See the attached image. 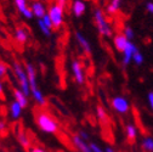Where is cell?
Returning <instances> with one entry per match:
<instances>
[{
    "label": "cell",
    "mask_w": 153,
    "mask_h": 152,
    "mask_svg": "<svg viewBox=\"0 0 153 152\" xmlns=\"http://www.w3.org/2000/svg\"><path fill=\"white\" fill-rule=\"evenodd\" d=\"M27 75H28V80H29V89H30V95L33 96L34 101L39 105V106H45L46 100L44 98V94L42 92L39 85H38V73L36 68L34 67L33 63H26L25 66Z\"/></svg>",
    "instance_id": "1"
},
{
    "label": "cell",
    "mask_w": 153,
    "mask_h": 152,
    "mask_svg": "<svg viewBox=\"0 0 153 152\" xmlns=\"http://www.w3.org/2000/svg\"><path fill=\"white\" fill-rule=\"evenodd\" d=\"M35 123H36L38 128H39L43 133H45V134H50V135L57 134V131H59V129H60L57 121L45 111H39L36 113Z\"/></svg>",
    "instance_id": "2"
},
{
    "label": "cell",
    "mask_w": 153,
    "mask_h": 152,
    "mask_svg": "<svg viewBox=\"0 0 153 152\" xmlns=\"http://www.w3.org/2000/svg\"><path fill=\"white\" fill-rule=\"evenodd\" d=\"M12 71H13V74L16 77V80L18 83V89H21L29 98L30 96V89H29V80H28L26 68L18 61H15L12 63Z\"/></svg>",
    "instance_id": "3"
},
{
    "label": "cell",
    "mask_w": 153,
    "mask_h": 152,
    "mask_svg": "<svg viewBox=\"0 0 153 152\" xmlns=\"http://www.w3.org/2000/svg\"><path fill=\"white\" fill-rule=\"evenodd\" d=\"M94 22H95V26H96L99 33L102 35V37H111L112 33H113V29L107 20V17H106V13L103 10L101 9H95L94 10Z\"/></svg>",
    "instance_id": "4"
},
{
    "label": "cell",
    "mask_w": 153,
    "mask_h": 152,
    "mask_svg": "<svg viewBox=\"0 0 153 152\" xmlns=\"http://www.w3.org/2000/svg\"><path fill=\"white\" fill-rule=\"evenodd\" d=\"M48 15L51 20L52 27L55 31H59L65 22V9L59 4H52L48 9Z\"/></svg>",
    "instance_id": "5"
},
{
    "label": "cell",
    "mask_w": 153,
    "mask_h": 152,
    "mask_svg": "<svg viewBox=\"0 0 153 152\" xmlns=\"http://www.w3.org/2000/svg\"><path fill=\"white\" fill-rule=\"evenodd\" d=\"M111 106L119 115H126L130 111V104L124 96H114L111 101Z\"/></svg>",
    "instance_id": "6"
},
{
    "label": "cell",
    "mask_w": 153,
    "mask_h": 152,
    "mask_svg": "<svg viewBox=\"0 0 153 152\" xmlns=\"http://www.w3.org/2000/svg\"><path fill=\"white\" fill-rule=\"evenodd\" d=\"M71 69H72L74 80L79 85H83L85 83V69H84L82 62L78 60H73L71 63Z\"/></svg>",
    "instance_id": "7"
},
{
    "label": "cell",
    "mask_w": 153,
    "mask_h": 152,
    "mask_svg": "<svg viewBox=\"0 0 153 152\" xmlns=\"http://www.w3.org/2000/svg\"><path fill=\"white\" fill-rule=\"evenodd\" d=\"M13 4H15V7L17 9V11L20 12L25 18H27V20H32V18L34 17L33 13H32L30 5L28 3V0H13Z\"/></svg>",
    "instance_id": "8"
},
{
    "label": "cell",
    "mask_w": 153,
    "mask_h": 152,
    "mask_svg": "<svg viewBox=\"0 0 153 152\" xmlns=\"http://www.w3.org/2000/svg\"><path fill=\"white\" fill-rule=\"evenodd\" d=\"M136 51H139V48L135 45V43L129 42V44L126 45L125 50L122 52V54H123L122 62H123L124 66H128V65L131 63V61H132V56H134V54H135Z\"/></svg>",
    "instance_id": "9"
},
{
    "label": "cell",
    "mask_w": 153,
    "mask_h": 152,
    "mask_svg": "<svg viewBox=\"0 0 153 152\" xmlns=\"http://www.w3.org/2000/svg\"><path fill=\"white\" fill-rule=\"evenodd\" d=\"M30 10H32L33 16L36 18V20H40V18H43L48 13V10H46L45 5L42 1H39V0H34V1H32Z\"/></svg>",
    "instance_id": "10"
},
{
    "label": "cell",
    "mask_w": 153,
    "mask_h": 152,
    "mask_svg": "<svg viewBox=\"0 0 153 152\" xmlns=\"http://www.w3.org/2000/svg\"><path fill=\"white\" fill-rule=\"evenodd\" d=\"M128 44H129V40L126 39V37L123 33H117L113 37V45H114V48H116L117 51L123 52Z\"/></svg>",
    "instance_id": "11"
},
{
    "label": "cell",
    "mask_w": 153,
    "mask_h": 152,
    "mask_svg": "<svg viewBox=\"0 0 153 152\" xmlns=\"http://www.w3.org/2000/svg\"><path fill=\"white\" fill-rule=\"evenodd\" d=\"M12 95H13V100L20 104V105L22 106V108H23V110L28 107V104H29L28 99H29V98L27 96V95H26L21 89L15 88V89L12 90Z\"/></svg>",
    "instance_id": "12"
},
{
    "label": "cell",
    "mask_w": 153,
    "mask_h": 152,
    "mask_svg": "<svg viewBox=\"0 0 153 152\" xmlns=\"http://www.w3.org/2000/svg\"><path fill=\"white\" fill-rule=\"evenodd\" d=\"M75 40L78 43V45L82 48V50L85 54H91V45L90 42L88 40V38L82 33V32H75Z\"/></svg>",
    "instance_id": "13"
},
{
    "label": "cell",
    "mask_w": 153,
    "mask_h": 152,
    "mask_svg": "<svg viewBox=\"0 0 153 152\" xmlns=\"http://www.w3.org/2000/svg\"><path fill=\"white\" fill-rule=\"evenodd\" d=\"M72 142L76 150H79L80 152H92L90 148V145L88 141H84L78 134H75L72 136Z\"/></svg>",
    "instance_id": "14"
},
{
    "label": "cell",
    "mask_w": 153,
    "mask_h": 152,
    "mask_svg": "<svg viewBox=\"0 0 153 152\" xmlns=\"http://www.w3.org/2000/svg\"><path fill=\"white\" fill-rule=\"evenodd\" d=\"M72 13L75 17H82L86 11V4L84 0H74L72 3Z\"/></svg>",
    "instance_id": "15"
},
{
    "label": "cell",
    "mask_w": 153,
    "mask_h": 152,
    "mask_svg": "<svg viewBox=\"0 0 153 152\" xmlns=\"http://www.w3.org/2000/svg\"><path fill=\"white\" fill-rule=\"evenodd\" d=\"M22 112H23V108L22 106L18 104L17 101H11V104L9 105V113H10V117L15 121L20 119L21 116H22Z\"/></svg>",
    "instance_id": "16"
},
{
    "label": "cell",
    "mask_w": 153,
    "mask_h": 152,
    "mask_svg": "<svg viewBox=\"0 0 153 152\" xmlns=\"http://www.w3.org/2000/svg\"><path fill=\"white\" fill-rule=\"evenodd\" d=\"M15 40L18 43V44H26L28 42V38H29V34H28V31L23 27H17L15 29Z\"/></svg>",
    "instance_id": "17"
},
{
    "label": "cell",
    "mask_w": 153,
    "mask_h": 152,
    "mask_svg": "<svg viewBox=\"0 0 153 152\" xmlns=\"http://www.w3.org/2000/svg\"><path fill=\"white\" fill-rule=\"evenodd\" d=\"M125 135H126V139L129 142H135L136 139H137V128L129 123L125 125Z\"/></svg>",
    "instance_id": "18"
},
{
    "label": "cell",
    "mask_w": 153,
    "mask_h": 152,
    "mask_svg": "<svg viewBox=\"0 0 153 152\" xmlns=\"http://www.w3.org/2000/svg\"><path fill=\"white\" fill-rule=\"evenodd\" d=\"M17 141H18V144H20L23 148H30L32 146H30V140H29V138H28V135H27V133H25L23 130H21V131H18L17 133Z\"/></svg>",
    "instance_id": "19"
},
{
    "label": "cell",
    "mask_w": 153,
    "mask_h": 152,
    "mask_svg": "<svg viewBox=\"0 0 153 152\" xmlns=\"http://www.w3.org/2000/svg\"><path fill=\"white\" fill-rule=\"evenodd\" d=\"M120 9V1H118V0H111V3L107 5L106 7V12L111 16L116 15Z\"/></svg>",
    "instance_id": "20"
},
{
    "label": "cell",
    "mask_w": 153,
    "mask_h": 152,
    "mask_svg": "<svg viewBox=\"0 0 153 152\" xmlns=\"http://www.w3.org/2000/svg\"><path fill=\"white\" fill-rule=\"evenodd\" d=\"M141 147L143 152H153V138L152 136H146L143 138L141 142Z\"/></svg>",
    "instance_id": "21"
},
{
    "label": "cell",
    "mask_w": 153,
    "mask_h": 152,
    "mask_svg": "<svg viewBox=\"0 0 153 152\" xmlns=\"http://www.w3.org/2000/svg\"><path fill=\"white\" fill-rule=\"evenodd\" d=\"M36 23H38V27H39L40 32H42L45 37H48V38L51 37V34H52V29H51V28H49L42 20H36Z\"/></svg>",
    "instance_id": "22"
},
{
    "label": "cell",
    "mask_w": 153,
    "mask_h": 152,
    "mask_svg": "<svg viewBox=\"0 0 153 152\" xmlns=\"http://www.w3.org/2000/svg\"><path fill=\"white\" fill-rule=\"evenodd\" d=\"M143 60H145V57H143V55L140 52V50L136 51L135 54H134V56H132V61H134V63H135L136 66H141L143 63Z\"/></svg>",
    "instance_id": "23"
},
{
    "label": "cell",
    "mask_w": 153,
    "mask_h": 152,
    "mask_svg": "<svg viewBox=\"0 0 153 152\" xmlns=\"http://www.w3.org/2000/svg\"><path fill=\"white\" fill-rule=\"evenodd\" d=\"M123 34L126 37V39L129 42H132L134 37H135V33H134V29L130 27V26H125L124 29H123Z\"/></svg>",
    "instance_id": "24"
},
{
    "label": "cell",
    "mask_w": 153,
    "mask_h": 152,
    "mask_svg": "<svg viewBox=\"0 0 153 152\" xmlns=\"http://www.w3.org/2000/svg\"><path fill=\"white\" fill-rule=\"evenodd\" d=\"M97 111H96V113H97V118L101 121V122H107L108 121V116H107V113H106V111L101 107V106H97V108H96Z\"/></svg>",
    "instance_id": "25"
},
{
    "label": "cell",
    "mask_w": 153,
    "mask_h": 152,
    "mask_svg": "<svg viewBox=\"0 0 153 152\" xmlns=\"http://www.w3.org/2000/svg\"><path fill=\"white\" fill-rule=\"evenodd\" d=\"M7 73V66L4 62H0V79L4 78Z\"/></svg>",
    "instance_id": "26"
},
{
    "label": "cell",
    "mask_w": 153,
    "mask_h": 152,
    "mask_svg": "<svg viewBox=\"0 0 153 152\" xmlns=\"http://www.w3.org/2000/svg\"><path fill=\"white\" fill-rule=\"evenodd\" d=\"M40 20H42V21H43V22H44V23H45V25H46V26H48L49 28H51V29L53 31V27H52L51 20H50V17H49V15H48V13H46V15H45V16H44L43 18H40Z\"/></svg>",
    "instance_id": "27"
},
{
    "label": "cell",
    "mask_w": 153,
    "mask_h": 152,
    "mask_svg": "<svg viewBox=\"0 0 153 152\" xmlns=\"http://www.w3.org/2000/svg\"><path fill=\"white\" fill-rule=\"evenodd\" d=\"M90 145V148L92 152H103V148H101L97 144H95V142H89Z\"/></svg>",
    "instance_id": "28"
},
{
    "label": "cell",
    "mask_w": 153,
    "mask_h": 152,
    "mask_svg": "<svg viewBox=\"0 0 153 152\" xmlns=\"http://www.w3.org/2000/svg\"><path fill=\"white\" fill-rule=\"evenodd\" d=\"M78 135H79L84 141H89V140H90V136H89V134H88L85 130H79V131H78Z\"/></svg>",
    "instance_id": "29"
},
{
    "label": "cell",
    "mask_w": 153,
    "mask_h": 152,
    "mask_svg": "<svg viewBox=\"0 0 153 152\" xmlns=\"http://www.w3.org/2000/svg\"><path fill=\"white\" fill-rule=\"evenodd\" d=\"M147 101H148V105H149L151 110L153 111V91H149L147 94Z\"/></svg>",
    "instance_id": "30"
},
{
    "label": "cell",
    "mask_w": 153,
    "mask_h": 152,
    "mask_svg": "<svg viewBox=\"0 0 153 152\" xmlns=\"http://www.w3.org/2000/svg\"><path fill=\"white\" fill-rule=\"evenodd\" d=\"M7 129V123L4 119H0V133H3Z\"/></svg>",
    "instance_id": "31"
},
{
    "label": "cell",
    "mask_w": 153,
    "mask_h": 152,
    "mask_svg": "<svg viewBox=\"0 0 153 152\" xmlns=\"http://www.w3.org/2000/svg\"><path fill=\"white\" fill-rule=\"evenodd\" d=\"M29 152H46V151L44 148L39 147V146H33V147L29 148Z\"/></svg>",
    "instance_id": "32"
},
{
    "label": "cell",
    "mask_w": 153,
    "mask_h": 152,
    "mask_svg": "<svg viewBox=\"0 0 153 152\" xmlns=\"http://www.w3.org/2000/svg\"><path fill=\"white\" fill-rule=\"evenodd\" d=\"M146 11L148 13H153V1H148L146 4Z\"/></svg>",
    "instance_id": "33"
},
{
    "label": "cell",
    "mask_w": 153,
    "mask_h": 152,
    "mask_svg": "<svg viewBox=\"0 0 153 152\" xmlns=\"http://www.w3.org/2000/svg\"><path fill=\"white\" fill-rule=\"evenodd\" d=\"M56 1H57L56 4H59L60 6H62V7L65 9L66 5H67V3H68V0H56Z\"/></svg>",
    "instance_id": "34"
},
{
    "label": "cell",
    "mask_w": 153,
    "mask_h": 152,
    "mask_svg": "<svg viewBox=\"0 0 153 152\" xmlns=\"http://www.w3.org/2000/svg\"><path fill=\"white\" fill-rule=\"evenodd\" d=\"M103 152H116V150H114L113 147H111V146H106L103 148Z\"/></svg>",
    "instance_id": "35"
},
{
    "label": "cell",
    "mask_w": 153,
    "mask_h": 152,
    "mask_svg": "<svg viewBox=\"0 0 153 152\" xmlns=\"http://www.w3.org/2000/svg\"><path fill=\"white\" fill-rule=\"evenodd\" d=\"M3 94H4V84L1 79H0V96H3Z\"/></svg>",
    "instance_id": "36"
},
{
    "label": "cell",
    "mask_w": 153,
    "mask_h": 152,
    "mask_svg": "<svg viewBox=\"0 0 153 152\" xmlns=\"http://www.w3.org/2000/svg\"><path fill=\"white\" fill-rule=\"evenodd\" d=\"M84 1H86V0H84Z\"/></svg>",
    "instance_id": "37"
},
{
    "label": "cell",
    "mask_w": 153,
    "mask_h": 152,
    "mask_svg": "<svg viewBox=\"0 0 153 152\" xmlns=\"http://www.w3.org/2000/svg\"><path fill=\"white\" fill-rule=\"evenodd\" d=\"M118 1H120V0H118Z\"/></svg>",
    "instance_id": "38"
}]
</instances>
